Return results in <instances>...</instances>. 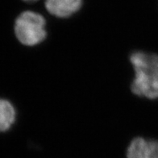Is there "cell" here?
Segmentation results:
<instances>
[{
    "label": "cell",
    "instance_id": "1",
    "mask_svg": "<svg viewBox=\"0 0 158 158\" xmlns=\"http://www.w3.org/2000/svg\"><path fill=\"white\" fill-rule=\"evenodd\" d=\"M130 61L135 71L131 85L133 94L148 99L158 98V55L135 51Z\"/></svg>",
    "mask_w": 158,
    "mask_h": 158
},
{
    "label": "cell",
    "instance_id": "2",
    "mask_svg": "<svg viewBox=\"0 0 158 158\" xmlns=\"http://www.w3.org/2000/svg\"><path fill=\"white\" fill-rule=\"evenodd\" d=\"M46 21L40 14L31 10L21 13L15 23V33L19 41L24 45L35 46L47 36Z\"/></svg>",
    "mask_w": 158,
    "mask_h": 158
},
{
    "label": "cell",
    "instance_id": "3",
    "mask_svg": "<svg viewBox=\"0 0 158 158\" xmlns=\"http://www.w3.org/2000/svg\"><path fill=\"white\" fill-rule=\"evenodd\" d=\"M82 5V0H46L45 7L51 15L66 18L76 13Z\"/></svg>",
    "mask_w": 158,
    "mask_h": 158
},
{
    "label": "cell",
    "instance_id": "4",
    "mask_svg": "<svg viewBox=\"0 0 158 158\" xmlns=\"http://www.w3.org/2000/svg\"><path fill=\"white\" fill-rule=\"evenodd\" d=\"M16 111L12 104L0 98V132L6 131L15 123Z\"/></svg>",
    "mask_w": 158,
    "mask_h": 158
},
{
    "label": "cell",
    "instance_id": "5",
    "mask_svg": "<svg viewBox=\"0 0 158 158\" xmlns=\"http://www.w3.org/2000/svg\"><path fill=\"white\" fill-rule=\"evenodd\" d=\"M147 142L143 138L137 137L131 142L127 151V158H143Z\"/></svg>",
    "mask_w": 158,
    "mask_h": 158
},
{
    "label": "cell",
    "instance_id": "6",
    "mask_svg": "<svg viewBox=\"0 0 158 158\" xmlns=\"http://www.w3.org/2000/svg\"><path fill=\"white\" fill-rule=\"evenodd\" d=\"M143 158H158V141L148 140L147 142Z\"/></svg>",
    "mask_w": 158,
    "mask_h": 158
},
{
    "label": "cell",
    "instance_id": "7",
    "mask_svg": "<svg viewBox=\"0 0 158 158\" xmlns=\"http://www.w3.org/2000/svg\"><path fill=\"white\" fill-rule=\"evenodd\" d=\"M24 2H34L35 1H37V0H23Z\"/></svg>",
    "mask_w": 158,
    "mask_h": 158
}]
</instances>
